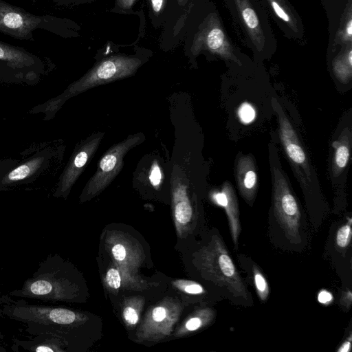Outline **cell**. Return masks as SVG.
Wrapping results in <instances>:
<instances>
[{
  "label": "cell",
  "mask_w": 352,
  "mask_h": 352,
  "mask_svg": "<svg viewBox=\"0 0 352 352\" xmlns=\"http://www.w3.org/2000/svg\"><path fill=\"white\" fill-rule=\"evenodd\" d=\"M146 60V55L142 54H118L104 58L80 79L72 83L60 95L34 107L30 111L32 113H44L43 120H50L71 97L94 87L131 76Z\"/></svg>",
  "instance_id": "obj_1"
},
{
  "label": "cell",
  "mask_w": 352,
  "mask_h": 352,
  "mask_svg": "<svg viewBox=\"0 0 352 352\" xmlns=\"http://www.w3.org/2000/svg\"><path fill=\"white\" fill-rule=\"evenodd\" d=\"M36 30H44L68 38L78 36L80 27L69 19L34 14L0 0V32L15 39L33 41Z\"/></svg>",
  "instance_id": "obj_2"
},
{
  "label": "cell",
  "mask_w": 352,
  "mask_h": 352,
  "mask_svg": "<svg viewBox=\"0 0 352 352\" xmlns=\"http://www.w3.org/2000/svg\"><path fill=\"white\" fill-rule=\"evenodd\" d=\"M202 269L210 280L223 289L226 296L241 305H252L248 289L223 241L214 236L201 254Z\"/></svg>",
  "instance_id": "obj_3"
},
{
  "label": "cell",
  "mask_w": 352,
  "mask_h": 352,
  "mask_svg": "<svg viewBox=\"0 0 352 352\" xmlns=\"http://www.w3.org/2000/svg\"><path fill=\"white\" fill-rule=\"evenodd\" d=\"M56 256H49L38 264L36 270L21 287L10 292L12 297L30 298L45 302L71 298V284Z\"/></svg>",
  "instance_id": "obj_4"
},
{
  "label": "cell",
  "mask_w": 352,
  "mask_h": 352,
  "mask_svg": "<svg viewBox=\"0 0 352 352\" xmlns=\"http://www.w3.org/2000/svg\"><path fill=\"white\" fill-rule=\"evenodd\" d=\"M270 151L273 183V208L274 216L287 239L294 243H301V212L281 166L276 163V147Z\"/></svg>",
  "instance_id": "obj_5"
},
{
  "label": "cell",
  "mask_w": 352,
  "mask_h": 352,
  "mask_svg": "<svg viewBox=\"0 0 352 352\" xmlns=\"http://www.w3.org/2000/svg\"><path fill=\"white\" fill-rule=\"evenodd\" d=\"M186 54L195 58L203 52L238 62L218 15L208 14L195 28L190 27L183 40Z\"/></svg>",
  "instance_id": "obj_6"
},
{
  "label": "cell",
  "mask_w": 352,
  "mask_h": 352,
  "mask_svg": "<svg viewBox=\"0 0 352 352\" xmlns=\"http://www.w3.org/2000/svg\"><path fill=\"white\" fill-rule=\"evenodd\" d=\"M45 62L26 49L0 41V77L11 81L37 82L45 72Z\"/></svg>",
  "instance_id": "obj_7"
},
{
  "label": "cell",
  "mask_w": 352,
  "mask_h": 352,
  "mask_svg": "<svg viewBox=\"0 0 352 352\" xmlns=\"http://www.w3.org/2000/svg\"><path fill=\"white\" fill-rule=\"evenodd\" d=\"M144 140L142 133L129 135L111 146L100 161L96 173L90 178L82 193V199L92 197L107 187L119 174L126 153Z\"/></svg>",
  "instance_id": "obj_8"
},
{
  "label": "cell",
  "mask_w": 352,
  "mask_h": 352,
  "mask_svg": "<svg viewBox=\"0 0 352 352\" xmlns=\"http://www.w3.org/2000/svg\"><path fill=\"white\" fill-rule=\"evenodd\" d=\"M197 0H168L166 21L162 27L160 47L170 50L184 40L192 23Z\"/></svg>",
  "instance_id": "obj_9"
},
{
  "label": "cell",
  "mask_w": 352,
  "mask_h": 352,
  "mask_svg": "<svg viewBox=\"0 0 352 352\" xmlns=\"http://www.w3.org/2000/svg\"><path fill=\"white\" fill-rule=\"evenodd\" d=\"M272 103L278 115L280 136L285 151L293 166L296 168L299 177L302 178L301 182H303L304 177V184H305V177L308 179L311 173L305 151L300 144L295 130L285 115L281 107L274 98H272Z\"/></svg>",
  "instance_id": "obj_10"
},
{
  "label": "cell",
  "mask_w": 352,
  "mask_h": 352,
  "mask_svg": "<svg viewBox=\"0 0 352 352\" xmlns=\"http://www.w3.org/2000/svg\"><path fill=\"white\" fill-rule=\"evenodd\" d=\"M102 136L103 133H99L89 138L78 148L77 151L74 152L60 177L54 196L66 197L68 195L89 159L96 152Z\"/></svg>",
  "instance_id": "obj_11"
},
{
  "label": "cell",
  "mask_w": 352,
  "mask_h": 352,
  "mask_svg": "<svg viewBox=\"0 0 352 352\" xmlns=\"http://www.w3.org/2000/svg\"><path fill=\"white\" fill-rule=\"evenodd\" d=\"M236 180L241 196L247 203L254 199L258 189V178L253 157L243 155L236 164Z\"/></svg>",
  "instance_id": "obj_12"
},
{
  "label": "cell",
  "mask_w": 352,
  "mask_h": 352,
  "mask_svg": "<svg viewBox=\"0 0 352 352\" xmlns=\"http://www.w3.org/2000/svg\"><path fill=\"white\" fill-rule=\"evenodd\" d=\"M214 198L215 202L225 209L232 239L235 248H237L241 228L237 199L232 186L226 182L221 192L216 194Z\"/></svg>",
  "instance_id": "obj_13"
},
{
  "label": "cell",
  "mask_w": 352,
  "mask_h": 352,
  "mask_svg": "<svg viewBox=\"0 0 352 352\" xmlns=\"http://www.w3.org/2000/svg\"><path fill=\"white\" fill-rule=\"evenodd\" d=\"M48 158L47 151L40 152L6 173L1 178L0 185H11L30 179L44 168Z\"/></svg>",
  "instance_id": "obj_14"
},
{
  "label": "cell",
  "mask_w": 352,
  "mask_h": 352,
  "mask_svg": "<svg viewBox=\"0 0 352 352\" xmlns=\"http://www.w3.org/2000/svg\"><path fill=\"white\" fill-rule=\"evenodd\" d=\"M241 21L246 28L253 44L258 50H262L265 36L258 16L250 0H234Z\"/></svg>",
  "instance_id": "obj_15"
},
{
  "label": "cell",
  "mask_w": 352,
  "mask_h": 352,
  "mask_svg": "<svg viewBox=\"0 0 352 352\" xmlns=\"http://www.w3.org/2000/svg\"><path fill=\"white\" fill-rule=\"evenodd\" d=\"M60 341L58 336L50 333H41L34 335L27 340L14 338L13 347L32 352L63 351Z\"/></svg>",
  "instance_id": "obj_16"
},
{
  "label": "cell",
  "mask_w": 352,
  "mask_h": 352,
  "mask_svg": "<svg viewBox=\"0 0 352 352\" xmlns=\"http://www.w3.org/2000/svg\"><path fill=\"white\" fill-rule=\"evenodd\" d=\"M186 190V185L177 182L172 190L175 219L182 226L187 225L192 217V209Z\"/></svg>",
  "instance_id": "obj_17"
},
{
  "label": "cell",
  "mask_w": 352,
  "mask_h": 352,
  "mask_svg": "<svg viewBox=\"0 0 352 352\" xmlns=\"http://www.w3.org/2000/svg\"><path fill=\"white\" fill-rule=\"evenodd\" d=\"M333 62L335 76L342 82H346L352 75V47L351 44L344 46Z\"/></svg>",
  "instance_id": "obj_18"
},
{
  "label": "cell",
  "mask_w": 352,
  "mask_h": 352,
  "mask_svg": "<svg viewBox=\"0 0 352 352\" xmlns=\"http://www.w3.org/2000/svg\"><path fill=\"white\" fill-rule=\"evenodd\" d=\"M344 134L340 135L338 141L333 143L334 148L333 172L335 175L339 174L343 170L349 162L350 157V133L344 131Z\"/></svg>",
  "instance_id": "obj_19"
},
{
  "label": "cell",
  "mask_w": 352,
  "mask_h": 352,
  "mask_svg": "<svg viewBox=\"0 0 352 352\" xmlns=\"http://www.w3.org/2000/svg\"><path fill=\"white\" fill-rule=\"evenodd\" d=\"M277 17L295 33L298 32L300 23L296 12L286 0H266Z\"/></svg>",
  "instance_id": "obj_20"
},
{
  "label": "cell",
  "mask_w": 352,
  "mask_h": 352,
  "mask_svg": "<svg viewBox=\"0 0 352 352\" xmlns=\"http://www.w3.org/2000/svg\"><path fill=\"white\" fill-rule=\"evenodd\" d=\"M352 41V9L351 1H349L340 20L337 31L335 42L343 46L351 44Z\"/></svg>",
  "instance_id": "obj_21"
},
{
  "label": "cell",
  "mask_w": 352,
  "mask_h": 352,
  "mask_svg": "<svg viewBox=\"0 0 352 352\" xmlns=\"http://www.w3.org/2000/svg\"><path fill=\"white\" fill-rule=\"evenodd\" d=\"M148 17L155 29L162 28L167 16L168 0H148Z\"/></svg>",
  "instance_id": "obj_22"
},
{
  "label": "cell",
  "mask_w": 352,
  "mask_h": 352,
  "mask_svg": "<svg viewBox=\"0 0 352 352\" xmlns=\"http://www.w3.org/2000/svg\"><path fill=\"white\" fill-rule=\"evenodd\" d=\"M252 272L257 295L262 302H265L270 294L269 284L263 273L257 267L254 266Z\"/></svg>",
  "instance_id": "obj_23"
},
{
  "label": "cell",
  "mask_w": 352,
  "mask_h": 352,
  "mask_svg": "<svg viewBox=\"0 0 352 352\" xmlns=\"http://www.w3.org/2000/svg\"><path fill=\"white\" fill-rule=\"evenodd\" d=\"M352 219L347 217L346 222L339 228L336 235V243L340 248H346L352 236Z\"/></svg>",
  "instance_id": "obj_24"
},
{
  "label": "cell",
  "mask_w": 352,
  "mask_h": 352,
  "mask_svg": "<svg viewBox=\"0 0 352 352\" xmlns=\"http://www.w3.org/2000/svg\"><path fill=\"white\" fill-rule=\"evenodd\" d=\"M138 0H115L110 12L116 14H135L133 8Z\"/></svg>",
  "instance_id": "obj_25"
},
{
  "label": "cell",
  "mask_w": 352,
  "mask_h": 352,
  "mask_svg": "<svg viewBox=\"0 0 352 352\" xmlns=\"http://www.w3.org/2000/svg\"><path fill=\"white\" fill-rule=\"evenodd\" d=\"M177 286L182 290L189 294H201L204 292L202 286L192 281L182 280L176 283Z\"/></svg>",
  "instance_id": "obj_26"
},
{
  "label": "cell",
  "mask_w": 352,
  "mask_h": 352,
  "mask_svg": "<svg viewBox=\"0 0 352 352\" xmlns=\"http://www.w3.org/2000/svg\"><path fill=\"white\" fill-rule=\"evenodd\" d=\"M238 114L241 122L250 123L254 119L255 111L251 104L244 102L239 107Z\"/></svg>",
  "instance_id": "obj_27"
},
{
  "label": "cell",
  "mask_w": 352,
  "mask_h": 352,
  "mask_svg": "<svg viewBox=\"0 0 352 352\" xmlns=\"http://www.w3.org/2000/svg\"><path fill=\"white\" fill-rule=\"evenodd\" d=\"M106 281L111 288L118 289L121 285V276L118 270L110 268L106 274Z\"/></svg>",
  "instance_id": "obj_28"
},
{
  "label": "cell",
  "mask_w": 352,
  "mask_h": 352,
  "mask_svg": "<svg viewBox=\"0 0 352 352\" xmlns=\"http://www.w3.org/2000/svg\"><path fill=\"white\" fill-rule=\"evenodd\" d=\"M151 183L155 187L158 186L162 182V172L157 163H153L149 175Z\"/></svg>",
  "instance_id": "obj_29"
},
{
  "label": "cell",
  "mask_w": 352,
  "mask_h": 352,
  "mask_svg": "<svg viewBox=\"0 0 352 352\" xmlns=\"http://www.w3.org/2000/svg\"><path fill=\"white\" fill-rule=\"evenodd\" d=\"M123 317L125 321L129 324H135L138 320L139 316L137 311L131 307H127L123 311Z\"/></svg>",
  "instance_id": "obj_30"
},
{
  "label": "cell",
  "mask_w": 352,
  "mask_h": 352,
  "mask_svg": "<svg viewBox=\"0 0 352 352\" xmlns=\"http://www.w3.org/2000/svg\"><path fill=\"white\" fill-rule=\"evenodd\" d=\"M111 252L113 258L119 262H122L126 258V250L122 244L114 245L111 248Z\"/></svg>",
  "instance_id": "obj_31"
},
{
  "label": "cell",
  "mask_w": 352,
  "mask_h": 352,
  "mask_svg": "<svg viewBox=\"0 0 352 352\" xmlns=\"http://www.w3.org/2000/svg\"><path fill=\"white\" fill-rule=\"evenodd\" d=\"M59 6H74L91 3L96 0H46Z\"/></svg>",
  "instance_id": "obj_32"
},
{
  "label": "cell",
  "mask_w": 352,
  "mask_h": 352,
  "mask_svg": "<svg viewBox=\"0 0 352 352\" xmlns=\"http://www.w3.org/2000/svg\"><path fill=\"white\" fill-rule=\"evenodd\" d=\"M167 316V311L163 306L155 307L151 314L152 319L155 322H162Z\"/></svg>",
  "instance_id": "obj_33"
},
{
  "label": "cell",
  "mask_w": 352,
  "mask_h": 352,
  "mask_svg": "<svg viewBox=\"0 0 352 352\" xmlns=\"http://www.w3.org/2000/svg\"><path fill=\"white\" fill-rule=\"evenodd\" d=\"M333 299L331 292L326 289L320 290L318 294V300L320 303L327 305H329Z\"/></svg>",
  "instance_id": "obj_34"
},
{
  "label": "cell",
  "mask_w": 352,
  "mask_h": 352,
  "mask_svg": "<svg viewBox=\"0 0 352 352\" xmlns=\"http://www.w3.org/2000/svg\"><path fill=\"white\" fill-rule=\"evenodd\" d=\"M352 302V293L350 289H346L340 298L341 304L346 308H349Z\"/></svg>",
  "instance_id": "obj_35"
},
{
  "label": "cell",
  "mask_w": 352,
  "mask_h": 352,
  "mask_svg": "<svg viewBox=\"0 0 352 352\" xmlns=\"http://www.w3.org/2000/svg\"><path fill=\"white\" fill-rule=\"evenodd\" d=\"M351 335L350 334L349 336L344 340V342H342V344L340 346L338 349L337 350L338 352H349L351 351Z\"/></svg>",
  "instance_id": "obj_36"
},
{
  "label": "cell",
  "mask_w": 352,
  "mask_h": 352,
  "mask_svg": "<svg viewBox=\"0 0 352 352\" xmlns=\"http://www.w3.org/2000/svg\"><path fill=\"white\" fill-rule=\"evenodd\" d=\"M4 338V335L0 331V340H2Z\"/></svg>",
  "instance_id": "obj_37"
},
{
  "label": "cell",
  "mask_w": 352,
  "mask_h": 352,
  "mask_svg": "<svg viewBox=\"0 0 352 352\" xmlns=\"http://www.w3.org/2000/svg\"><path fill=\"white\" fill-rule=\"evenodd\" d=\"M31 1H32L35 2V1H37V0H31Z\"/></svg>",
  "instance_id": "obj_38"
}]
</instances>
